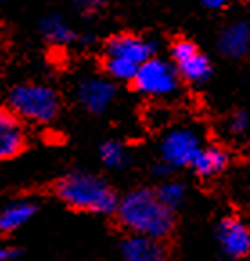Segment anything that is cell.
I'll use <instances>...</instances> for the list:
<instances>
[{
  "mask_svg": "<svg viewBox=\"0 0 250 261\" xmlns=\"http://www.w3.org/2000/svg\"><path fill=\"white\" fill-rule=\"evenodd\" d=\"M119 223L130 234L164 240L175 229V213L160 202L157 191L138 188L126 193L116 209Z\"/></svg>",
  "mask_w": 250,
  "mask_h": 261,
  "instance_id": "cell-1",
  "label": "cell"
},
{
  "mask_svg": "<svg viewBox=\"0 0 250 261\" xmlns=\"http://www.w3.org/2000/svg\"><path fill=\"white\" fill-rule=\"evenodd\" d=\"M56 195L69 207L96 215H112L119 204V198L110 184L104 178L87 171H74L60 178L56 184Z\"/></svg>",
  "mask_w": 250,
  "mask_h": 261,
  "instance_id": "cell-2",
  "label": "cell"
},
{
  "mask_svg": "<svg viewBox=\"0 0 250 261\" xmlns=\"http://www.w3.org/2000/svg\"><path fill=\"white\" fill-rule=\"evenodd\" d=\"M9 108L23 121L47 124L54 121L62 110V97L52 87L40 83H20L8 96Z\"/></svg>",
  "mask_w": 250,
  "mask_h": 261,
  "instance_id": "cell-3",
  "label": "cell"
},
{
  "mask_svg": "<svg viewBox=\"0 0 250 261\" xmlns=\"http://www.w3.org/2000/svg\"><path fill=\"white\" fill-rule=\"evenodd\" d=\"M178 81L180 74L175 63L153 56L137 69V74L131 80V89L144 96L164 97L178 89Z\"/></svg>",
  "mask_w": 250,
  "mask_h": 261,
  "instance_id": "cell-4",
  "label": "cell"
},
{
  "mask_svg": "<svg viewBox=\"0 0 250 261\" xmlns=\"http://www.w3.org/2000/svg\"><path fill=\"white\" fill-rule=\"evenodd\" d=\"M171 60L180 77L189 83H205L212 76V63L195 42L187 38H177L171 43Z\"/></svg>",
  "mask_w": 250,
  "mask_h": 261,
  "instance_id": "cell-5",
  "label": "cell"
},
{
  "mask_svg": "<svg viewBox=\"0 0 250 261\" xmlns=\"http://www.w3.org/2000/svg\"><path fill=\"white\" fill-rule=\"evenodd\" d=\"M158 45L155 40L144 38V36L131 35V33H119L114 35L104 42L103 56L110 58H121L135 65H143L150 58L155 56Z\"/></svg>",
  "mask_w": 250,
  "mask_h": 261,
  "instance_id": "cell-6",
  "label": "cell"
},
{
  "mask_svg": "<svg viewBox=\"0 0 250 261\" xmlns=\"http://www.w3.org/2000/svg\"><path fill=\"white\" fill-rule=\"evenodd\" d=\"M200 150V137L191 128H175V130L168 132L160 142L162 159L175 168L191 166V162L195 161Z\"/></svg>",
  "mask_w": 250,
  "mask_h": 261,
  "instance_id": "cell-7",
  "label": "cell"
},
{
  "mask_svg": "<svg viewBox=\"0 0 250 261\" xmlns=\"http://www.w3.org/2000/svg\"><path fill=\"white\" fill-rule=\"evenodd\" d=\"M25 146L27 132L23 119L9 107H0V162L18 157Z\"/></svg>",
  "mask_w": 250,
  "mask_h": 261,
  "instance_id": "cell-8",
  "label": "cell"
},
{
  "mask_svg": "<svg viewBox=\"0 0 250 261\" xmlns=\"http://www.w3.org/2000/svg\"><path fill=\"white\" fill-rule=\"evenodd\" d=\"M79 105L90 114H103L117 97V87L114 81L104 77H85L76 89Z\"/></svg>",
  "mask_w": 250,
  "mask_h": 261,
  "instance_id": "cell-9",
  "label": "cell"
},
{
  "mask_svg": "<svg viewBox=\"0 0 250 261\" xmlns=\"http://www.w3.org/2000/svg\"><path fill=\"white\" fill-rule=\"evenodd\" d=\"M219 247L224 254L232 259L246 256L250 252V227L234 216H227L216 227Z\"/></svg>",
  "mask_w": 250,
  "mask_h": 261,
  "instance_id": "cell-10",
  "label": "cell"
},
{
  "mask_svg": "<svg viewBox=\"0 0 250 261\" xmlns=\"http://www.w3.org/2000/svg\"><path fill=\"white\" fill-rule=\"evenodd\" d=\"M123 261H168V250L162 240L130 234L121 245Z\"/></svg>",
  "mask_w": 250,
  "mask_h": 261,
  "instance_id": "cell-11",
  "label": "cell"
},
{
  "mask_svg": "<svg viewBox=\"0 0 250 261\" xmlns=\"http://www.w3.org/2000/svg\"><path fill=\"white\" fill-rule=\"evenodd\" d=\"M219 53L232 60L243 58L250 50V23L246 20H238L219 33Z\"/></svg>",
  "mask_w": 250,
  "mask_h": 261,
  "instance_id": "cell-12",
  "label": "cell"
},
{
  "mask_svg": "<svg viewBox=\"0 0 250 261\" xmlns=\"http://www.w3.org/2000/svg\"><path fill=\"white\" fill-rule=\"evenodd\" d=\"M229 164V155L219 146H205L198 151L195 161L191 162L192 171L202 178L216 177L224 171Z\"/></svg>",
  "mask_w": 250,
  "mask_h": 261,
  "instance_id": "cell-13",
  "label": "cell"
},
{
  "mask_svg": "<svg viewBox=\"0 0 250 261\" xmlns=\"http://www.w3.org/2000/svg\"><path fill=\"white\" fill-rule=\"evenodd\" d=\"M40 33L47 42L54 43V45H69V43L81 40L79 35L65 22V18L56 13L47 15L45 18L40 20Z\"/></svg>",
  "mask_w": 250,
  "mask_h": 261,
  "instance_id": "cell-14",
  "label": "cell"
},
{
  "mask_svg": "<svg viewBox=\"0 0 250 261\" xmlns=\"http://www.w3.org/2000/svg\"><path fill=\"white\" fill-rule=\"evenodd\" d=\"M38 211V205L33 200H16L0 211V232H13L25 225Z\"/></svg>",
  "mask_w": 250,
  "mask_h": 261,
  "instance_id": "cell-15",
  "label": "cell"
},
{
  "mask_svg": "<svg viewBox=\"0 0 250 261\" xmlns=\"http://www.w3.org/2000/svg\"><path fill=\"white\" fill-rule=\"evenodd\" d=\"M137 69H138V65H135V63H131V62H126V60L103 56V70L112 77V80L131 83V80H133L135 74H137Z\"/></svg>",
  "mask_w": 250,
  "mask_h": 261,
  "instance_id": "cell-16",
  "label": "cell"
},
{
  "mask_svg": "<svg viewBox=\"0 0 250 261\" xmlns=\"http://www.w3.org/2000/svg\"><path fill=\"white\" fill-rule=\"evenodd\" d=\"M99 157L106 168H123L128 162V155L119 141H104L99 148Z\"/></svg>",
  "mask_w": 250,
  "mask_h": 261,
  "instance_id": "cell-17",
  "label": "cell"
},
{
  "mask_svg": "<svg viewBox=\"0 0 250 261\" xmlns=\"http://www.w3.org/2000/svg\"><path fill=\"white\" fill-rule=\"evenodd\" d=\"M157 196L160 198V202L164 205H168L170 209H177L184 204L185 200V188L184 184L180 182H175V180H165L158 186L157 189Z\"/></svg>",
  "mask_w": 250,
  "mask_h": 261,
  "instance_id": "cell-18",
  "label": "cell"
},
{
  "mask_svg": "<svg viewBox=\"0 0 250 261\" xmlns=\"http://www.w3.org/2000/svg\"><path fill=\"white\" fill-rule=\"evenodd\" d=\"M227 128H229V132L234 135L243 134V132L248 128V114H246L245 110L232 112L231 117H229V121H227Z\"/></svg>",
  "mask_w": 250,
  "mask_h": 261,
  "instance_id": "cell-19",
  "label": "cell"
},
{
  "mask_svg": "<svg viewBox=\"0 0 250 261\" xmlns=\"http://www.w3.org/2000/svg\"><path fill=\"white\" fill-rule=\"evenodd\" d=\"M74 2L83 15H94L108 4V0H74Z\"/></svg>",
  "mask_w": 250,
  "mask_h": 261,
  "instance_id": "cell-20",
  "label": "cell"
},
{
  "mask_svg": "<svg viewBox=\"0 0 250 261\" xmlns=\"http://www.w3.org/2000/svg\"><path fill=\"white\" fill-rule=\"evenodd\" d=\"M175 166H171L170 162H165L164 159H162L160 162H157V164L153 166V169H151V173H153L155 177H160V178H165L170 177L171 173H173Z\"/></svg>",
  "mask_w": 250,
  "mask_h": 261,
  "instance_id": "cell-21",
  "label": "cell"
},
{
  "mask_svg": "<svg viewBox=\"0 0 250 261\" xmlns=\"http://www.w3.org/2000/svg\"><path fill=\"white\" fill-rule=\"evenodd\" d=\"M18 250L16 249H11V247H4V245H0V261H9L13 259V257L18 256Z\"/></svg>",
  "mask_w": 250,
  "mask_h": 261,
  "instance_id": "cell-22",
  "label": "cell"
},
{
  "mask_svg": "<svg viewBox=\"0 0 250 261\" xmlns=\"http://www.w3.org/2000/svg\"><path fill=\"white\" fill-rule=\"evenodd\" d=\"M227 4V0H204V6L209 9H219Z\"/></svg>",
  "mask_w": 250,
  "mask_h": 261,
  "instance_id": "cell-23",
  "label": "cell"
},
{
  "mask_svg": "<svg viewBox=\"0 0 250 261\" xmlns=\"http://www.w3.org/2000/svg\"><path fill=\"white\" fill-rule=\"evenodd\" d=\"M2 2H6V0H0V4H2Z\"/></svg>",
  "mask_w": 250,
  "mask_h": 261,
  "instance_id": "cell-24",
  "label": "cell"
}]
</instances>
